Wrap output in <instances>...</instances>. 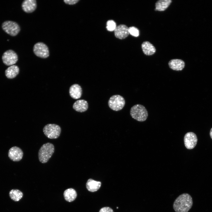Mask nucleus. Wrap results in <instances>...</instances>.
<instances>
[{"label":"nucleus","instance_id":"f257e3e1","mask_svg":"<svg viewBox=\"0 0 212 212\" xmlns=\"http://www.w3.org/2000/svg\"><path fill=\"white\" fill-rule=\"evenodd\" d=\"M193 204V199L191 196L187 193H183L175 199L173 207L175 212H188Z\"/></svg>","mask_w":212,"mask_h":212},{"label":"nucleus","instance_id":"f03ea898","mask_svg":"<svg viewBox=\"0 0 212 212\" xmlns=\"http://www.w3.org/2000/svg\"><path fill=\"white\" fill-rule=\"evenodd\" d=\"M54 151V147L52 143H47L44 144L39 149L38 153L39 161L42 163H47Z\"/></svg>","mask_w":212,"mask_h":212},{"label":"nucleus","instance_id":"7ed1b4c3","mask_svg":"<svg viewBox=\"0 0 212 212\" xmlns=\"http://www.w3.org/2000/svg\"><path fill=\"white\" fill-rule=\"evenodd\" d=\"M130 115L132 117L139 122H143L147 119L148 112L145 107L140 104H136L131 108Z\"/></svg>","mask_w":212,"mask_h":212},{"label":"nucleus","instance_id":"20e7f679","mask_svg":"<svg viewBox=\"0 0 212 212\" xmlns=\"http://www.w3.org/2000/svg\"><path fill=\"white\" fill-rule=\"evenodd\" d=\"M43 130L44 134L47 138L55 139L59 136L61 129L60 126L58 125L49 124L44 126Z\"/></svg>","mask_w":212,"mask_h":212},{"label":"nucleus","instance_id":"39448f33","mask_svg":"<svg viewBox=\"0 0 212 212\" xmlns=\"http://www.w3.org/2000/svg\"><path fill=\"white\" fill-rule=\"evenodd\" d=\"M125 101L121 96L117 95L112 96L108 102L109 107L112 110L118 111L122 110L125 106Z\"/></svg>","mask_w":212,"mask_h":212},{"label":"nucleus","instance_id":"423d86ee","mask_svg":"<svg viewBox=\"0 0 212 212\" xmlns=\"http://www.w3.org/2000/svg\"><path fill=\"white\" fill-rule=\"evenodd\" d=\"M2 28L5 32L12 36L17 35L20 31L19 25L16 22L11 21H6L3 22Z\"/></svg>","mask_w":212,"mask_h":212},{"label":"nucleus","instance_id":"0eeeda50","mask_svg":"<svg viewBox=\"0 0 212 212\" xmlns=\"http://www.w3.org/2000/svg\"><path fill=\"white\" fill-rule=\"evenodd\" d=\"M34 54L37 57L42 58H46L49 55V48L47 46L42 42L36 43L33 48Z\"/></svg>","mask_w":212,"mask_h":212},{"label":"nucleus","instance_id":"6e6552de","mask_svg":"<svg viewBox=\"0 0 212 212\" xmlns=\"http://www.w3.org/2000/svg\"><path fill=\"white\" fill-rule=\"evenodd\" d=\"M2 59L4 63L6 65L11 66L15 64L18 60V56L13 50L9 49L3 54Z\"/></svg>","mask_w":212,"mask_h":212},{"label":"nucleus","instance_id":"1a4fd4ad","mask_svg":"<svg viewBox=\"0 0 212 212\" xmlns=\"http://www.w3.org/2000/svg\"><path fill=\"white\" fill-rule=\"evenodd\" d=\"M184 145L188 149L193 148L196 146L198 139L196 135L193 132H189L186 133L184 138Z\"/></svg>","mask_w":212,"mask_h":212},{"label":"nucleus","instance_id":"9d476101","mask_svg":"<svg viewBox=\"0 0 212 212\" xmlns=\"http://www.w3.org/2000/svg\"><path fill=\"white\" fill-rule=\"evenodd\" d=\"M8 155L11 160L17 162L22 159L23 153L20 148L17 146H14L9 150Z\"/></svg>","mask_w":212,"mask_h":212},{"label":"nucleus","instance_id":"9b49d317","mask_svg":"<svg viewBox=\"0 0 212 212\" xmlns=\"http://www.w3.org/2000/svg\"><path fill=\"white\" fill-rule=\"evenodd\" d=\"M115 37L120 39H123L129 34L128 28L125 25L120 24L116 26L114 30Z\"/></svg>","mask_w":212,"mask_h":212},{"label":"nucleus","instance_id":"f8f14e48","mask_svg":"<svg viewBox=\"0 0 212 212\" xmlns=\"http://www.w3.org/2000/svg\"><path fill=\"white\" fill-rule=\"evenodd\" d=\"M23 10L26 13L34 12L37 7V3L35 0H25L21 4Z\"/></svg>","mask_w":212,"mask_h":212},{"label":"nucleus","instance_id":"ddd939ff","mask_svg":"<svg viewBox=\"0 0 212 212\" xmlns=\"http://www.w3.org/2000/svg\"><path fill=\"white\" fill-rule=\"evenodd\" d=\"M168 64L171 69L177 71L182 70L185 66V62L179 59H171L169 61Z\"/></svg>","mask_w":212,"mask_h":212},{"label":"nucleus","instance_id":"4468645a","mask_svg":"<svg viewBox=\"0 0 212 212\" xmlns=\"http://www.w3.org/2000/svg\"><path fill=\"white\" fill-rule=\"evenodd\" d=\"M69 94L71 97L74 99L80 98L82 94L81 87L77 84L72 85L69 89Z\"/></svg>","mask_w":212,"mask_h":212},{"label":"nucleus","instance_id":"2eb2a0df","mask_svg":"<svg viewBox=\"0 0 212 212\" xmlns=\"http://www.w3.org/2000/svg\"><path fill=\"white\" fill-rule=\"evenodd\" d=\"M88 107L87 102L84 100H80L75 102L73 108L77 112H82L86 111Z\"/></svg>","mask_w":212,"mask_h":212},{"label":"nucleus","instance_id":"dca6fc26","mask_svg":"<svg viewBox=\"0 0 212 212\" xmlns=\"http://www.w3.org/2000/svg\"><path fill=\"white\" fill-rule=\"evenodd\" d=\"M141 48L145 54L150 56L156 52V49L153 45L148 41L143 42L141 44Z\"/></svg>","mask_w":212,"mask_h":212},{"label":"nucleus","instance_id":"f3484780","mask_svg":"<svg viewBox=\"0 0 212 212\" xmlns=\"http://www.w3.org/2000/svg\"><path fill=\"white\" fill-rule=\"evenodd\" d=\"M101 185L100 182L93 180L91 178L89 179L86 183V187L89 191L94 192L98 190Z\"/></svg>","mask_w":212,"mask_h":212},{"label":"nucleus","instance_id":"a211bd4d","mask_svg":"<svg viewBox=\"0 0 212 212\" xmlns=\"http://www.w3.org/2000/svg\"><path fill=\"white\" fill-rule=\"evenodd\" d=\"M171 0H159L156 2L155 4L156 11H165L170 5L171 3Z\"/></svg>","mask_w":212,"mask_h":212},{"label":"nucleus","instance_id":"6ab92c4d","mask_svg":"<svg viewBox=\"0 0 212 212\" xmlns=\"http://www.w3.org/2000/svg\"><path fill=\"white\" fill-rule=\"evenodd\" d=\"M19 68L16 65L9 66L5 71L6 76L9 79H12L15 77L19 74Z\"/></svg>","mask_w":212,"mask_h":212},{"label":"nucleus","instance_id":"aec40b11","mask_svg":"<svg viewBox=\"0 0 212 212\" xmlns=\"http://www.w3.org/2000/svg\"><path fill=\"white\" fill-rule=\"evenodd\" d=\"M63 195L65 200L69 202H71L74 200L77 195L76 191L72 188L66 190L64 192Z\"/></svg>","mask_w":212,"mask_h":212},{"label":"nucleus","instance_id":"412c9836","mask_svg":"<svg viewBox=\"0 0 212 212\" xmlns=\"http://www.w3.org/2000/svg\"><path fill=\"white\" fill-rule=\"evenodd\" d=\"M9 196L12 200L14 201H18L23 197V193L18 189H13L9 192Z\"/></svg>","mask_w":212,"mask_h":212},{"label":"nucleus","instance_id":"4be33fe9","mask_svg":"<svg viewBox=\"0 0 212 212\" xmlns=\"http://www.w3.org/2000/svg\"><path fill=\"white\" fill-rule=\"evenodd\" d=\"M106 28L110 31H114L116 27L115 22L112 20H109L107 22Z\"/></svg>","mask_w":212,"mask_h":212},{"label":"nucleus","instance_id":"5701e85b","mask_svg":"<svg viewBox=\"0 0 212 212\" xmlns=\"http://www.w3.org/2000/svg\"><path fill=\"white\" fill-rule=\"evenodd\" d=\"M129 34L135 37H138L139 35V30L135 27L131 26L128 28Z\"/></svg>","mask_w":212,"mask_h":212},{"label":"nucleus","instance_id":"b1692460","mask_svg":"<svg viewBox=\"0 0 212 212\" xmlns=\"http://www.w3.org/2000/svg\"><path fill=\"white\" fill-rule=\"evenodd\" d=\"M99 212H113V210L110 207H105L102 208Z\"/></svg>","mask_w":212,"mask_h":212},{"label":"nucleus","instance_id":"393cba45","mask_svg":"<svg viewBox=\"0 0 212 212\" xmlns=\"http://www.w3.org/2000/svg\"><path fill=\"white\" fill-rule=\"evenodd\" d=\"M79 0H64V2L67 4L69 5H74L77 3Z\"/></svg>","mask_w":212,"mask_h":212},{"label":"nucleus","instance_id":"a878e982","mask_svg":"<svg viewBox=\"0 0 212 212\" xmlns=\"http://www.w3.org/2000/svg\"><path fill=\"white\" fill-rule=\"evenodd\" d=\"M210 135L211 138L212 139V128L210 130Z\"/></svg>","mask_w":212,"mask_h":212},{"label":"nucleus","instance_id":"bb28decb","mask_svg":"<svg viewBox=\"0 0 212 212\" xmlns=\"http://www.w3.org/2000/svg\"><path fill=\"white\" fill-rule=\"evenodd\" d=\"M117 208H118V207H117Z\"/></svg>","mask_w":212,"mask_h":212}]
</instances>
